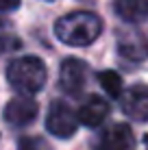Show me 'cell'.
I'll return each instance as SVG.
<instances>
[{
  "mask_svg": "<svg viewBox=\"0 0 148 150\" xmlns=\"http://www.w3.org/2000/svg\"><path fill=\"white\" fill-rule=\"evenodd\" d=\"M46 65L37 57H22V59L11 61L7 68V81L18 94L22 96H33L37 94L46 83Z\"/></svg>",
  "mask_w": 148,
  "mask_h": 150,
  "instance_id": "7a4b0ae2",
  "label": "cell"
},
{
  "mask_svg": "<svg viewBox=\"0 0 148 150\" xmlns=\"http://www.w3.org/2000/svg\"><path fill=\"white\" fill-rule=\"evenodd\" d=\"M118 52L129 61H144L148 57V33L137 26L122 28L118 33Z\"/></svg>",
  "mask_w": 148,
  "mask_h": 150,
  "instance_id": "277c9868",
  "label": "cell"
},
{
  "mask_svg": "<svg viewBox=\"0 0 148 150\" xmlns=\"http://www.w3.org/2000/svg\"><path fill=\"white\" fill-rule=\"evenodd\" d=\"M15 48H20L18 35L9 28L7 22H0V54H2V52H9V50H15Z\"/></svg>",
  "mask_w": 148,
  "mask_h": 150,
  "instance_id": "7c38bea8",
  "label": "cell"
},
{
  "mask_svg": "<svg viewBox=\"0 0 148 150\" xmlns=\"http://www.w3.org/2000/svg\"><path fill=\"white\" fill-rule=\"evenodd\" d=\"M85 83H87V65L81 59L68 57L61 63V72H59V85L68 96H79L83 91Z\"/></svg>",
  "mask_w": 148,
  "mask_h": 150,
  "instance_id": "5b68a950",
  "label": "cell"
},
{
  "mask_svg": "<svg viewBox=\"0 0 148 150\" xmlns=\"http://www.w3.org/2000/svg\"><path fill=\"white\" fill-rule=\"evenodd\" d=\"M100 30H103L100 18L89 11H72L59 18L55 24L57 39L68 46H89L91 41L98 39Z\"/></svg>",
  "mask_w": 148,
  "mask_h": 150,
  "instance_id": "6da1fadb",
  "label": "cell"
},
{
  "mask_svg": "<svg viewBox=\"0 0 148 150\" xmlns=\"http://www.w3.org/2000/svg\"><path fill=\"white\" fill-rule=\"evenodd\" d=\"M135 137L129 124H113L103 133L98 150H133Z\"/></svg>",
  "mask_w": 148,
  "mask_h": 150,
  "instance_id": "ba28073f",
  "label": "cell"
},
{
  "mask_svg": "<svg viewBox=\"0 0 148 150\" xmlns=\"http://www.w3.org/2000/svg\"><path fill=\"white\" fill-rule=\"evenodd\" d=\"M76 126H79V120H76V111L68 102L63 100H55L50 105V111L46 115V128L52 133L55 137H72L76 133Z\"/></svg>",
  "mask_w": 148,
  "mask_h": 150,
  "instance_id": "3957f363",
  "label": "cell"
},
{
  "mask_svg": "<svg viewBox=\"0 0 148 150\" xmlns=\"http://www.w3.org/2000/svg\"><path fill=\"white\" fill-rule=\"evenodd\" d=\"M113 9L129 24H140L148 20V0H115Z\"/></svg>",
  "mask_w": 148,
  "mask_h": 150,
  "instance_id": "30bf717a",
  "label": "cell"
},
{
  "mask_svg": "<svg viewBox=\"0 0 148 150\" xmlns=\"http://www.w3.org/2000/svg\"><path fill=\"white\" fill-rule=\"evenodd\" d=\"M98 83L111 98H120L122 96V79H120L118 72H113V70L100 72L98 74Z\"/></svg>",
  "mask_w": 148,
  "mask_h": 150,
  "instance_id": "8fae6325",
  "label": "cell"
},
{
  "mask_svg": "<svg viewBox=\"0 0 148 150\" xmlns=\"http://www.w3.org/2000/svg\"><path fill=\"white\" fill-rule=\"evenodd\" d=\"M122 111L135 122H148V85H133L120 96Z\"/></svg>",
  "mask_w": 148,
  "mask_h": 150,
  "instance_id": "8992f818",
  "label": "cell"
},
{
  "mask_svg": "<svg viewBox=\"0 0 148 150\" xmlns=\"http://www.w3.org/2000/svg\"><path fill=\"white\" fill-rule=\"evenodd\" d=\"M37 102L28 96H18L4 107V120L13 126H26L37 117Z\"/></svg>",
  "mask_w": 148,
  "mask_h": 150,
  "instance_id": "52a82bcc",
  "label": "cell"
},
{
  "mask_svg": "<svg viewBox=\"0 0 148 150\" xmlns=\"http://www.w3.org/2000/svg\"><path fill=\"white\" fill-rule=\"evenodd\" d=\"M109 113V105L100 96H89L87 100L81 105V109L76 111V120L85 126H98L100 122Z\"/></svg>",
  "mask_w": 148,
  "mask_h": 150,
  "instance_id": "9c48e42d",
  "label": "cell"
},
{
  "mask_svg": "<svg viewBox=\"0 0 148 150\" xmlns=\"http://www.w3.org/2000/svg\"><path fill=\"white\" fill-rule=\"evenodd\" d=\"M18 150H52V148H50V144L44 137L28 135V137H22L18 142Z\"/></svg>",
  "mask_w": 148,
  "mask_h": 150,
  "instance_id": "4fadbf2b",
  "label": "cell"
},
{
  "mask_svg": "<svg viewBox=\"0 0 148 150\" xmlns=\"http://www.w3.org/2000/svg\"><path fill=\"white\" fill-rule=\"evenodd\" d=\"M20 0H0V13L2 11H13V9H18Z\"/></svg>",
  "mask_w": 148,
  "mask_h": 150,
  "instance_id": "5bb4252c",
  "label": "cell"
}]
</instances>
